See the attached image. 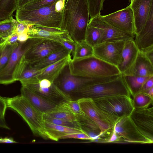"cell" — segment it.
I'll return each mask as SVG.
<instances>
[{"mask_svg": "<svg viewBox=\"0 0 153 153\" xmlns=\"http://www.w3.org/2000/svg\"><path fill=\"white\" fill-rule=\"evenodd\" d=\"M89 16L86 0H66L60 28L76 43L85 40Z\"/></svg>", "mask_w": 153, "mask_h": 153, "instance_id": "6da1fadb", "label": "cell"}, {"mask_svg": "<svg viewBox=\"0 0 153 153\" xmlns=\"http://www.w3.org/2000/svg\"><path fill=\"white\" fill-rule=\"evenodd\" d=\"M68 65L71 74L84 77H103L121 74L117 66L94 55L80 59H71Z\"/></svg>", "mask_w": 153, "mask_h": 153, "instance_id": "7a4b0ae2", "label": "cell"}, {"mask_svg": "<svg viewBox=\"0 0 153 153\" xmlns=\"http://www.w3.org/2000/svg\"><path fill=\"white\" fill-rule=\"evenodd\" d=\"M5 99L7 107L14 110L21 116L34 135L44 139L51 140L45 127L43 113L21 95Z\"/></svg>", "mask_w": 153, "mask_h": 153, "instance_id": "3957f363", "label": "cell"}, {"mask_svg": "<svg viewBox=\"0 0 153 153\" xmlns=\"http://www.w3.org/2000/svg\"><path fill=\"white\" fill-rule=\"evenodd\" d=\"M115 95L131 96L123 79L122 74L114 79L97 83L85 85L71 96V100L81 98L92 100Z\"/></svg>", "mask_w": 153, "mask_h": 153, "instance_id": "277c9868", "label": "cell"}, {"mask_svg": "<svg viewBox=\"0 0 153 153\" xmlns=\"http://www.w3.org/2000/svg\"><path fill=\"white\" fill-rule=\"evenodd\" d=\"M55 2L34 9L19 8L16 10V19L18 22H24L30 26L60 28L62 12L57 13L55 11Z\"/></svg>", "mask_w": 153, "mask_h": 153, "instance_id": "5b68a950", "label": "cell"}, {"mask_svg": "<svg viewBox=\"0 0 153 153\" xmlns=\"http://www.w3.org/2000/svg\"><path fill=\"white\" fill-rule=\"evenodd\" d=\"M120 75L98 78H87L74 76L71 74L68 64L64 67L53 82L71 99V96L75 91L85 85L111 80Z\"/></svg>", "mask_w": 153, "mask_h": 153, "instance_id": "8992f818", "label": "cell"}, {"mask_svg": "<svg viewBox=\"0 0 153 153\" xmlns=\"http://www.w3.org/2000/svg\"><path fill=\"white\" fill-rule=\"evenodd\" d=\"M101 110L114 117L130 116L134 109L131 96L115 95L92 100Z\"/></svg>", "mask_w": 153, "mask_h": 153, "instance_id": "52a82bcc", "label": "cell"}, {"mask_svg": "<svg viewBox=\"0 0 153 153\" xmlns=\"http://www.w3.org/2000/svg\"><path fill=\"white\" fill-rule=\"evenodd\" d=\"M78 100L82 111L97 125L102 134L113 130L120 119L111 117L101 110L91 99L81 98Z\"/></svg>", "mask_w": 153, "mask_h": 153, "instance_id": "ba28073f", "label": "cell"}, {"mask_svg": "<svg viewBox=\"0 0 153 153\" xmlns=\"http://www.w3.org/2000/svg\"><path fill=\"white\" fill-rule=\"evenodd\" d=\"M64 48L59 42L46 39L36 38L34 43L25 52L23 57L27 62L33 63Z\"/></svg>", "mask_w": 153, "mask_h": 153, "instance_id": "9c48e42d", "label": "cell"}, {"mask_svg": "<svg viewBox=\"0 0 153 153\" xmlns=\"http://www.w3.org/2000/svg\"><path fill=\"white\" fill-rule=\"evenodd\" d=\"M113 128L120 141L129 143H152L141 133L130 116L120 119Z\"/></svg>", "mask_w": 153, "mask_h": 153, "instance_id": "30bf717a", "label": "cell"}, {"mask_svg": "<svg viewBox=\"0 0 153 153\" xmlns=\"http://www.w3.org/2000/svg\"><path fill=\"white\" fill-rule=\"evenodd\" d=\"M35 38L29 39L19 44L12 53L5 67L0 71V84L7 85L15 82L14 74L22 56L34 42Z\"/></svg>", "mask_w": 153, "mask_h": 153, "instance_id": "8fae6325", "label": "cell"}, {"mask_svg": "<svg viewBox=\"0 0 153 153\" xmlns=\"http://www.w3.org/2000/svg\"><path fill=\"white\" fill-rule=\"evenodd\" d=\"M88 25L98 28L101 33L98 44L134 40V36L125 33L106 22L100 15L90 19Z\"/></svg>", "mask_w": 153, "mask_h": 153, "instance_id": "7c38bea8", "label": "cell"}, {"mask_svg": "<svg viewBox=\"0 0 153 153\" xmlns=\"http://www.w3.org/2000/svg\"><path fill=\"white\" fill-rule=\"evenodd\" d=\"M102 17L111 25L125 33L135 36L134 17L130 5L112 13L102 16Z\"/></svg>", "mask_w": 153, "mask_h": 153, "instance_id": "4fadbf2b", "label": "cell"}, {"mask_svg": "<svg viewBox=\"0 0 153 153\" xmlns=\"http://www.w3.org/2000/svg\"><path fill=\"white\" fill-rule=\"evenodd\" d=\"M125 41H121L98 44L93 47L94 55L110 64L117 66Z\"/></svg>", "mask_w": 153, "mask_h": 153, "instance_id": "5bb4252c", "label": "cell"}, {"mask_svg": "<svg viewBox=\"0 0 153 153\" xmlns=\"http://www.w3.org/2000/svg\"><path fill=\"white\" fill-rule=\"evenodd\" d=\"M130 117L141 133L153 143V107L134 108Z\"/></svg>", "mask_w": 153, "mask_h": 153, "instance_id": "9a60e30c", "label": "cell"}, {"mask_svg": "<svg viewBox=\"0 0 153 153\" xmlns=\"http://www.w3.org/2000/svg\"><path fill=\"white\" fill-rule=\"evenodd\" d=\"M129 5L134 17L135 35H137L144 27L153 8V0H133Z\"/></svg>", "mask_w": 153, "mask_h": 153, "instance_id": "2e32d148", "label": "cell"}, {"mask_svg": "<svg viewBox=\"0 0 153 153\" xmlns=\"http://www.w3.org/2000/svg\"><path fill=\"white\" fill-rule=\"evenodd\" d=\"M39 81L26 84L22 85V86L27 87L56 105L64 101L71 100L69 97L62 91L53 82L49 86H41L38 84Z\"/></svg>", "mask_w": 153, "mask_h": 153, "instance_id": "e0dca14e", "label": "cell"}, {"mask_svg": "<svg viewBox=\"0 0 153 153\" xmlns=\"http://www.w3.org/2000/svg\"><path fill=\"white\" fill-rule=\"evenodd\" d=\"M27 31L29 39H46L57 41L61 43L63 41H73L67 32L60 28L30 26Z\"/></svg>", "mask_w": 153, "mask_h": 153, "instance_id": "ac0fdd59", "label": "cell"}, {"mask_svg": "<svg viewBox=\"0 0 153 153\" xmlns=\"http://www.w3.org/2000/svg\"><path fill=\"white\" fill-rule=\"evenodd\" d=\"M45 68L38 69L33 68L24 60L22 56L16 68L14 79L15 81H19L22 85L38 81L39 76Z\"/></svg>", "mask_w": 153, "mask_h": 153, "instance_id": "d6986e66", "label": "cell"}, {"mask_svg": "<svg viewBox=\"0 0 153 153\" xmlns=\"http://www.w3.org/2000/svg\"><path fill=\"white\" fill-rule=\"evenodd\" d=\"M122 74L142 76H153V64L139 51L133 63Z\"/></svg>", "mask_w": 153, "mask_h": 153, "instance_id": "ffe728a7", "label": "cell"}, {"mask_svg": "<svg viewBox=\"0 0 153 153\" xmlns=\"http://www.w3.org/2000/svg\"><path fill=\"white\" fill-rule=\"evenodd\" d=\"M139 51L134 40L125 41L124 46L117 67L123 73L135 61Z\"/></svg>", "mask_w": 153, "mask_h": 153, "instance_id": "44dd1931", "label": "cell"}, {"mask_svg": "<svg viewBox=\"0 0 153 153\" xmlns=\"http://www.w3.org/2000/svg\"><path fill=\"white\" fill-rule=\"evenodd\" d=\"M134 41L139 51L153 45V8L140 32L135 35Z\"/></svg>", "mask_w": 153, "mask_h": 153, "instance_id": "7402d4cb", "label": "cell"}, {"mask_svg": "<svg viewBox=\"0 0 153 153\" xmlns=\"http://www.w3.org/2000/svg\"><path fill=\"white\" fill-rule=\"evenodd\" d=\"M21 95L25 97L36 108L45 113L56 105L34 92L27 87L22 86Z\"/></svg>", "mask_w": 153, "mask_h": 153, "instance_id": "603a6c76", "label": "cell"}, {"mask_svg": "<svg viewBox=\"0 0 153 153\" xmlns=\"http://www.w3.org/2000/svg\"><path fill=\"white\" fill-rule=\"evenodd\" d=\"M71 59V56H69L46 68L39 76L38 79H47L53 82Z\"/></svg>", "mask_w": 153, "mask_h": 153, "instance_id": "cb8c5ba5", "label": "cell"}, {"mask_svg": "<svg viewBox=\"0 0 153 153\" xmlns=\"http://www.w3.org/2000/svg\"><path fill=\"white\" fill-rule=\"evenodd\" d=\"M76 116L82 130L91 138L92 141H98L103 134L97 125L85 114Z\"/></svg>", "mask_w": 153, "mask_h": 153, "instance_id": "d4e9b609", "label": "cell"}, {"mask_svg": "<svg viewBox=\"0 0 153 153\" xmlns=\"http://www.w3.org/2000/svg\"><path fill=\"white\" fill-rule=\"evenodd\" d=\"M44 122L45 128L52 140L58 141L62 137L65 135L73 133L84 132L82 129Z\"/></svg>", "mask_w": 153, "mask_h": 153, "instance_id": "484cf974", "label": "cell"}, {"mask_svg": "<svg viewBox=\"0 0 153 153\" xmlns=\"http://www.w3.org/2000/svg\"><path fill=\"white\" fill-rule=\"evenodd\" d=\"M69 56H71L70 52L64 48L49 55L36 62L32 64L29 63L33 68L41 69Z\"/></svg>", "mask_w": 153, "mask_h": 153, "instance_id": "4316f807", "label": "cell"}, {"mask_svg": "<svg viewBox=\"0 0 153 153\" xmlns=\"http://www.w3.org/2000/svg\"><path fill=\"white\" fill-rule=\"evenodd\" d=\"M121 74L123 81L130 95L132 97L140 92L144 82L151 76H135L122 74Z\"/></svg>", "mask_w": 153, "mask_h": 153, "instance_id": "83f0119b", "label": "cell"}, {"mask_svg": "<svg viewBox=\"0 0 153 153\" xmlns=\"http://www.w3.org/2000/svg\"><path fill=\"white\" fill-rule=\"evenodd\" d=\"M18 9L17 0H0V21L13 16Z\"/></svg>", "mask_w": 153, "mask_h": 153, "instance_id": "f1b7e54d", "label": "cell"}, {"mask_svg": "<svg viewBox=\"0 0 153 153\" xmlns=\"http://www.w3.org/2000/svg\"><path fill=\"white\" fill-rule=\"evenodd\" d=\"M44 114L51 117L65 121L71 122H77L76 116L74 114L58 105Z\"/></svg>", "mask_w": 153, "mask_h": 153, "instance_id": "f546056e", "label": "cell"}, {"mask_svg": "<svg viewBox=\"0 0 153 153\" xmlns=\"http://www.w3.org/2000/svg\"><path fill=\"white\" fill-rule=\"evenodd\" d=\"M94 55L93 47L85 40L76 43L74 55L72 59H80Z\"/></svg>", "mask_w": 153, "mask_h": 153, "instance_id": "4dcf8cb0", "label": "cell"}, {"mask_svg": "<svg viewBox=\"0 0 153 153\" xmlns=\"http://www.w3.org/2000/svg\"><path fill=\"white\" fill-rule=\"evenodd\" d=\"M17 23L13 16L0 21V38L6 39L13 33Z\"/></svg>", "mask_w": 153, "mask_h": 153, "instance_id": "1f68e13d", "label": "cell"}, {"mask_svg": "<svg viewBox=\"0 0 153 153\" xmlns=\"http://www.w3.org/2000/svg\"><path fill=\"white\" fill-rule=\"evenodd\" d=\"M132 97L133 105L135 109L148 108L153 102V97L144 93L139 92Z\"/></svg>", "mask_w": 153, "mask_h": 153, "instance_id": "d6a6232c", "label": "cell"}, {"mask_svg": "<svg viewBox=\"0 0 153 153\" xmlns=\"http://www.w3.org/2000/svg\"><path fill=\"white\" fill-rule=\"evenodd\" d=\"M18 42L11 44H5L0 52V71L3 69L8 62L10 56L19 44Z\"/></svg>", "mask_w": 153, "mask_h": 153, "instance_id": "836d02e7", "label": "cell"}, {"mask_svg": "<svg viewBox=\"0 0 153 153\" xmlns=\"http://www.w3.org/2000/svg\"><path fill=\"white\" fill-rule=\"evenodd\" d=\"M101 35L100 31L98 28L88 25L86 30L85 40L93 47L98 44Z\"/></svg>", "mask_w": 153, "mask_h": 153, "instance_id": "e575fe53", "label": "cell"}, {"mask_svg": "<svg viewBox=\"0 0 153 153\" xmlns=\"http://www.w3.org/2000/svg\"><path fill=\"white\" fill-rule=\"evenodd\" d=\"M58 105L75 115L85 114L81 109L78 100H67Z\"/></svg>", "mask_w": 153, "mask_h": 153, "instance_id": "d590c367", "label": "cell"}, {"mask_svg": "<svg viewBox=\"0 0 153 153\" xmlns=\"http://www.w3.org/2000/svg\"><path fill=\"white\" fill-rule=\"evenodd\" d=\"M89 10L90 19L100 15L103 9L105 0H86Z\"/></svg>", "mask_w": 153, "mask_h": 153, "instance_id": "8d00e7d4", "label": "cell"}, {"mask_svg": "<svg viewBox=\"0 0 153 153\" xmlns=\"http://www.w3.org/2000/svg\"><path fill=\"white\" fill-rule=\"evenodd\" d=\"M43 119L44 122L53 124L82 129L77 122H71L64 120L59 119L51 117L44 113H43Z\"/></svg>", "mask_w": 153, "mask_h": 153, "instance_id": "74e56055", "label": "cell"}, {"mask_svg": "<svg viewBox=\"0 0 153 153\" xmlns=\"http://www.w3.org/2000/svg\"><path fill=\"white\" fill-rule=\"evenodd\" d=\"M58 0H40L26 4L21 8L26 9L39 8L50 5Z\"/></svg>", "mask_w": 153, "mask_h": 153, "instance_id": "f35d334b", "label": "cell"}, {"mask_svg": "<svg viewBox=\"0 0 153 153\" xmlns=\"http://www.w3.org/2000/svg\"><path fill=\"white\" fill-rule=\"evenodd\" d=\"M77 139L88 140L92 141V139L85 132H78L67 134L62 137L60 139Z\"/></svg>", "mask_w": 153, "mask_h": 153, "instance_id": "ab89813d", "label": "cell"}, {"mask_svg": "<svg viewBox=\"0 0 153 153\" xmlns=\"http://www.w3.org/2000/svg\"><path fill=\"white\" fill-rule=\"evenodd\" d=\"M61 44L70 52L72 59L74 54L76 43L73 41H63Z\"/></svg>", "mask_w": 153, "mask_h": 153, "instance_id": "60d3db41", "label": "cell"}, {"mask_svg": "<svg viewBox=\"0 0 153 153\" xmlns=\"http://www.w3.org/2000/svg\"><path fill=\"white\" fill-rule=\"evenodd\" d=\"M30 26L24 22H18L14 33L18 34L22 33L27 30Z\"/></svg>", "mask_w": 153, "mask_h": 153, "instance_id": "b9f144b4", "label": "cell"}, {"mask_svg": "<svg viewBox=\"0 0 153 153\" xmlns=\"http://www.w3.org/2000/svg\"><path fill=\"white\" fill-rule=\"evenodd\" d=\"M140 51L142 52L146 58L153 64V45Z\"/></svg>", "mask_w": 153, "mask_h": 153, "instance_id": "7bdbcfd3", "label": "cell"}, {"mask_svg": "<svg viewBox=\"0 0 153 153\" xmlns=\"http://www.w3.org/2000/svg\"><path fill=\"white\" fill-rule=\"evenodd\" d=\"M152 87H153V76H151L145 81L143 83L140 92L144 93Z\"/></svg>", "mask_w": 153, "mask_h": 153, "instance_id": "ee69618b", "label": "cell"}, {"mask_svg": "<svg viewBox=\"0 0 153 153\" xmlns=\"http://www.w3.org/2000/svg\"><path fill=\"white\" fill-rule=\"evenodd\" d=\"M7 107V103L5 98L0 96V116L3 118H4Z\"/></svg>", "mask_w": 153, "mask_h": 153, "instance_id": "f6af8a7d", "label": "cell"}, {"mask_svg": "<svg viewBox=\"0 0 153 153\" xmlns=\"http://www.w3.org/2000/svg\"><path fill=\"white\" fill-rule=\"evenodd\" d=\"M66 0H58L55 3V10L57 13L62 12Z\"/></svg>", "mask_w": 153, "mask_h": 153, "instance_id": "bcb514c9", "label": "cell"}, {"mask_svg": "<svg viewBox=\"0 0 153 153\" xmlns=\"http://www.w3.org/2000/svg\"><path fill=\"white\" fill-rule=\"evenodd\" d=\"M18 35L17 33H14L6 39L5 44H11L17 42Z\"/></svg>", "mask_w": 153, "mask_h": 153, "instance_id": "7dc6e473", "label": "cell"}, {"mask_svg": "<svg viewBox=\"0 0 153 153\" xmlns=\"http://www.w3.org/2000/svg\"><path fill=\"white\" fill-rule=\"evenodd\" d=\"M27 31V30L23 33L18 35V41L19 42H25L29 39Z\"/></svg>", "mask_w": 153, "mask_h": 153, "instance_id": "c3c4849f", "label": "cell"}, {"mask_svg": "<svg viewBox=\"0 0 153 153\" xmlns=\"http://www.w3.org/2000/svg\"><path fill=\"white\" fill-rule=\"evenodd\" d=\"M120 141V139L117 136L114 128L110 138L107 140L105 143H113Z\"/></svg>", "mask_w": 153, "mask_h": 153, "instance_id": "681fc988", "label": "cell"}, {"mask_svg": "<svg viewBox=\"0 0 153 153\" xmlns=\"http://www.w3.org/2000/svg\"><path fill=\"white\" fill-rule=\"evenodd\" d=\"M40 0H17L18 9L30 3Z\"/></svg>", "mask_w": 153, "mask_h": 153, "instance_id": "f907efd6", "label": "cell"}, {"mask_svg": "<svg viewBox=\"0 0 153 153\" xmlns=\"http://www.w3.org/2000/svg\"><path fill=\"white\" fill-rule=\"evenodd\" d=\"M16 143V142L11 137H6L0 138V143Z\"/></svg>", "mask_w": 153, "mask_h": 153, "instance_id": "816d5d0a", "label": "cell"}, {"mask_svg": "<svg viewBox=\"0 0 153 153\" xmlns=\"http://www.w3.org/2000/svg\"><path fill=\"white\" fill-rule=\"evenodd\" d=\"M0 127L9 129L10 128L7 125L5 122L4 118L0 116Z\"/></svg>", "mask_w": 153, "mask_h": 153, "instance_id": "f5cc1de1", "label": "cell"}, {"mask_svg": "<svg viewBox=\"0 0 153 153\" xmlns=\"http://www.w3.org/2000/svg\"><path fill=\"white\" fill-rule=\"evenodd\" d=\"M144 93L153 97V87L149 89Z\"/></svg>", "mask_w": 153, "mask_h": 153, "instance_id": "db71d44e", "label": "cell"}, {"mask_svg": "<svg viewBox=\"0 0 153 153\" xmlns=\"http://www.w3.org/2000/svg\"><path fill=\"white\" fill-rule=\"evenodd\" d=\"M6 39L0 38V52L3 47L5 45Z\"/></svg>", "mask_w": 153, "mask_h": 153, "instance_id": "11a10c76", "label": "cell"}, {"mask_svg": "<svg viewBox=\"0 0 153 153\" xmlns=\"http://www.w3.org/2000/svg\"><path fill=\"white\" fill-rule=\"evenodd\" d=\"M130 1H132L133 0H129Z\"/></svg>", "mask_w": 153, "mask_h": 153, "instance_id": "9f6ffc18", "label": "cell"}]
</instances>
